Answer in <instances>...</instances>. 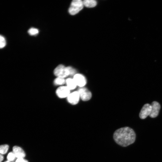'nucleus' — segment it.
Wrapping results in <instances>:
<instances>
[{
  "label": "nucleus",
  "mask_w": 162,
  "mask_h": 162,
  "mask_svg": "<svg viewBox=\"0 0 162 162\" xmlns=\"http://www.w3.org/2000/svg\"><path fill=\"white\" fill-rule=\"evenodd\" d=\"M73 79L77 86L80 88L83 87L87 83L86 79L83 75L80 74H76L74 75Z\"/></svg>",
  "instance_id": "39448f33"
},
{
  "label": "nucleus",
  "mask_w": 162,
  "mask_h": 162,
  "mask_svg": "<svg viewBox=\"0 0 162 162\" xmlns=\"http://www.w3.org/2000/svg\"><path fill=\"white\" fill-rule=\"evenodd\" d=\"M66 82V80L63 78L57 77L54 81V83L56 85H64Z\"/></svg>",
  "instance_id": "ddd939ff"
},
{
  "label": "nucleus",
  "mask_w": 162,
  "mask_h": 162,
  "mask_svg": "<svg viewBox=\"0 0 162 162\" xmlns=\"http://www.w3.org/2000/svg\"><path fill=\"white\" fill-rule=\"evenodd\" d=\"M84 6L88 8H93L95 7L97 4V2L94 0H85L83 1Z\"/></svg>",
  "instance_id": "f8f14e48"
},
{
  "label": "nucleus",
  "mask_w": 162,
  "mask_h": 162,
  "mask_svg": "<svg viewBox=\"0 0 162 162\" xmlns=\"http://www.w3.org/2000/svg\"><path fill=\"white\" fill-rule=\"evenodd\" d=\"M65 83L67 87L70 90L74 89L77 87V85L73 79L68 78L66 80Z\"/></svg>",
  "instance_id": "9b49d317"
},
{
  "label": "nucleus",
  "mask_w": 162,
  "mask_h": 162,
  "mask_svg": "<svg viewBox=\"0 0 162 162\" xmlns=\"http://www.w3.org/2000/svg\"><path fill=\"white\" fill-rule=\"evenodd\" d=\"M5 162H10V161H5Z\"/></svg>",
  "instance_id": "412c9836"
},
{
  "label": "nucleus",
  "mask_w": 162,
  "mask_h": 162,
  "mask_svg": "<svg viewBox=\"0 0 162 162\" xmlns=\"http://www.w3.org/2000/svg\"><path fill=\"white\" fill-rule=\"evenodd\" d=\"M136 134L131 128L126 127L118 129L114 134V139L118 145L126 147L134 143L136 139Z\"/></svg>",
  "instance_id": "f257e3e1"
},
{
  "label": "nucleus",
  "mask_w": 162,
  "mask_h": 162,
  "mask_svg": "<svg viewBox=\"0 0 162 162\" xmlns=\"http://www.w3.org/2000/svg\"><path fill=\"white\" fill-rule=\"evenodd\" d=\"M151 105L152 108L149 116L151 118H155L158 115L161 108L160 105L158 102L156 101L153 102Z\"/></svg>",
  "instance_id": "6e6552de"
},
{
  "label": "nucleus",
  "mask_w": 162,
  "mask_h": 162,
  "mask_svg": "<svg viewBox=\"0 0 162 162\" xmlns=\"http://www.w3.org/2000/svg\"><path fill=\"white\" fill-rule=\"evenodd\" d=\"M16 156L13 152H10L8 155L7 156V159L8 161H14Z\"/></svg>",
  "instance_id": "f3484780"
},
{
  "label": "nucleus",
  "mask_w": 162,
  "mask_h": 162,
  "mask_svg": "<svg viewBox=\"0 0 162 162\" xmlns=\"http://www.w3.org/2000/svg\"><path fill=\"white\" fill-rule=\"evenodd\" d=\"M77 92L80 98L83 101H88L91 98L92 96L91 93L86 88H80L78 90Z\"/></svg>",
  "instance_id": "20e7f679"
},
{
  "label": "nucleus",
  "mask_w": 162,
  "mask_h": 162,
  "mask_svg": "<svg viewBox=\"0 0 162 162\" xmlns=\"http://www.w3.org/2000/svg\"><path fill=\"white\" fill-rule=\"evenodd\" d=\"M13 152L18 158H23L26 155L24 150L21 147L15 146L13 148Z\"/></svg>",
  "instance_id": "9d476101"
},
{
  "label": "nucleus",
  "mask_w": 162,
  "mask_h": 162,
  "mask_svg": "<svg viewBox=\"0 0 162 162\" xmlns=\"http://www.w3.org/2000/svg\"><path fill=\"white\" fill-rule=\"evenodd\" d=\"M9 149V146L7 144L0 146V154L2 155L6 154Z\"/></svg>",
  "instance_id": "4468645a"
},
{
  "label": "nucleus",
  "mask_w": 162,
  "mask_h": 162,
  "mask_svg": "<svg viewBox=\"0 0 162 162\" xmlns=\"http://www.w3.org/2000/svg\"><path fill=\"white\" fill-rule=\"evenodd\" d=\"M84 7L83 1L81 0H74L69 9V13L71 15H75L82 10Z\"/></svg>",
  "instance_id": "f03ea898"
},
{
  "label": "nucleus",
  "mask_w": 162,
  "mask_h": 162,
  "mask_svg": "<svg viewBox=\"0 0 162 162\" xmlns=\"http://www.w3.org/2000/svg\"><path fill=\"white\" fill-rule=\"evenodd\" d=\"M70 91L67 86L60 87L57 89L56 94L60 98H65L70 94Z\"/></svg>",
  "instance_id": "423d86ee"
},
{
  "label": "nucleus",
  "mask_w": 162,
  "mask_h": 162,
  "mask_svg": "<svg viewBox=\"0 0 162 162\" xmlns=\"http://www.w3.org/2000/svg\"><path fill=\"white\" fill-rule=\"evenodd\" d=\"M16 162H28V161L24 158H18Z\"/></svg>",
  "instance_id": "6ab92c4d"
},
{
  "label": "nucleus",
  "mask_w": 162,
  "mask_h": 162,
  "mask_svg": "<svg viewBox=\"0 0 162 162\" xmlns=\"http://www.w3.org/2000/svg\"><path fill=\"white\" fill-rule=\"evenodd\" d=\"M28 33L31 36H36L39 33V30L37 29L32 28L29 30Z\"/></svg>",
  "instance_id": "2eb2a0df"
},
{
  "label": "nucleus",
  "mask_w": 162,
  "mask_h": 162,
  "mask_svg": "<svg viewBox=\"0 0 162 162\" xmlns=\"http://www.w3.org/2000/svg\"><path fill=\"white\" fill-rule=\"evenodd\" d=\"M54 73L57 77L64 78L70 75L68 67H65L62 65L57 66L54 69Z\"/></svg>",
  "instance_id": "7ed1b4c3"
},
{
  "label": "nucleus",
  "mask_w": 162,
  "mask_h": 162,
  "mask_svg": "<svg viewBox=\"0 0 162 162\" xmlns=\"http://www.w3.org/2000/svg\"><path fill=\"white\" fill-rule=\"evenodd\" d=\"M80 97L77 91L70 93L67 97L68 102L72 105L77 104L79 102Z\"/></svg>",
  "instance_id": "1a4fd4ad"
},
{
  "label": "nucleus",
  "mask_w": 162,
  "mask_h": 162,
  "mask_svg": "<svg viewBox=\"0 0 162 162\" xmlns=\"http://www.w3.org/2000/svg\"><path fill=\"white\" fill-rule=\"evenodd\" d=\"M68 68L70 72V75H74L76 72V70L74 68L70 66H68Z\"/></svg>",
  "instance_id": "a211bd4d"
},
{
  "label": "nucleus",
  "mask_w": 162,
  "mask_h": 162,
  "mask_svg": "<svg viewBox=\"0 0 162 162\" xmlns=\"http://www.w3.org/2000/svg\"><path fill=\"white\" fill-rule=\"evenodd\" d=\"M6 42L4 37L0 35V48H4L6 45Z\"/></svg>",
  "instance_id": "dca6fc26"
},
{
  "label": "nucleus",
  "mask_w": 162,
  "mask_h": 162,
  "mask_svg": "<svg viewBox=\"0 0 162 162\" xmlns=\"http://www.w3.org/2000/svg\"><path fill=\"white\" fill-rule=\"evenodd\" d=\"M4 159L3 155L0 154V162H2Z\"/></svg>",
  "instance_id": "aec40b11"
},
{
  "label": "nucleus",
  "mask_w": 162,
  "mask_h": 162,
  "mask_svg": "<svg viewBox=\"0 0 162 162\" xmlns=\"http://www.w3.org/2000/svg\"><path fill=\"white\" fill-rule=\"evenodd\" d=\"M151 106L149 104H145L142 108L139 114L140 119H144L149 116L151 111Z\"/></svg>",
  "instance_id": "0eeeda50"
}]
</instances>
